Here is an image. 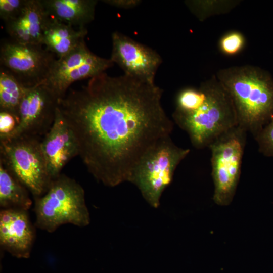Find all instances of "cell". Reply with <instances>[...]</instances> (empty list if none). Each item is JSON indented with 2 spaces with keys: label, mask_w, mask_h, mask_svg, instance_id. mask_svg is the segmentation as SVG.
I'll use <instances>...</instances> for the list:
<instances>
[{
  "label": "cell",
  "mask_w": 273,
  "mask_h": 273,
  "mask_svg": "<svg viewBox=\"0 0 273 273\" xmlns=\"http://www.w3.org/2000/svg\"><path fill=\"white\" fill-rule=\"evenodd\" d=\"M36 227L49 233L63 224L84 227L90 223L83 188L75 180L61 174L47 191L34 197Z\"/></svg>",
  "instance_id": "obj_4"
},
{
  "label": "cell",
  "mask_w": 273,
  "mask_h": 273,
  "mask_svg": "<svg viewBox=\"0 0 273 273\" xmlns=\"http://www.w3.org/2000/svg\"><path fill=\"white\" fill-rule=\"evenodd\" d=\"M190 150L175 145L170 136L157 143L135 167L130 182L153 207L160 205L161 195L171 183L175 169Z\"/></svg>",
  "instance_id": "obj_5"
},
{
  "label": "cell",
  "mask_w": 273,
  "mask_h": 273,
  "mask_svg": "<svg viewBox=\"0 0 273 273\" xmlns=\"http://www.w3.org/2000/svg\"><path fill=\"white\" fill-rule=\"evenodd\" d=\"M111 59L91 52L82 40L74 49L53 63L44 83L59 99L63 98L73 82L99 75L112 67Z\"/></svg>",
  "instance_id": "obj_9"
},
{
  "label": "cell",
  "mask_w": 273,
  "mask_h": 273,
  "mask_svg": "<svg viewBox=\"0 0 273 273\" xmlns=\"http://www.w3.org/2000/svg\"><path fill=\"white\" fill-rule=\"evenodd\" d=\"M162 94L155 83L104 72L59 99L78 156L97 181L111 187L130 182L143 156L170 136L174 123L163 107Z\"/></svg>",
  "instance_id": "obj_1"
},
{
  "label": "cell",
  "mask_w": 273,
  "mask_h": 273,
  "mask_svg": "<svg viewBox=\"0 0 273 273\" xmlns=\"http://www.w3.org/2000/svg\"><path fill=\"white\" fill-rule=\"evenodd\" d=\"M27 0H0V18L6 23L16 19L21 14Z\"/></svg>",
  "instance_id": "obj_22"
},
{
  "label": "cell",
  "mask_w": 273,
  "mask_h": 273,
  "mask_svg": "<svg viewBox=\"0 0 273 273\" xmlns=\"http://www.w3.org/2000/svg\"><path fill=\"white\" fill-rule=\"evenodd\" d=\"M215 75L232 98L238 125L254 138L273 119L272 76L249 64L220 69Z\"/></svg>",
  "instance_id": "obj_2"
},
{
  "label": "cell",
  "mask_w": 273,
  "mask_h": 273,
  "mask_svg": "<svg viewBox=\"0 0 273 273\" xmlns=\"http://www.w3.org/2000/svg\"><path fill=\"white\" fill-rule=\"evenodd\" d=\"M35 225L27 210L1 209L0 211V245L18 258L29 257L35 239Z\"/></svg>",
  "instance_id": "obj_13"
},
{
  "label": "cell",
  "mask_w": 273,
  "mask_h": 273,
  "mask_svg": "<svg viewBox=\"0 0 273 273\" xmlns=\"http://www.w3.org/2000/svg\"><path fill=\"white\" fill-rule=\"evenodd\" d=\"M259 152L273 158V119L254 138Z\"/></svg>",
  "instance_id": "obj_23"
},
{
  "label": "cell",
  "mask_w": 273,
  "mask_h": 273,
  "mask_svg": "<svg viewBox=\"0 0 273 273\" xmlns=\"http://www.w3.org/2000/svg\"><path fill=\"white\" fill-rule=\"evenodd\" d=\"M50 17L78 28L95 18L96 0H41Z\"/></svg>",
  "instance_id": "obj_15"
},
{
  "label": "cell",
  "mask_w": 273,
  "mask_h": 273,
  "mask_svg": "<svg viewBox=\"0 0 273 273\" xmlns=\"http://www.w3.org/2000/svg\"><path fill=\"white\" fill-rule=\"evenodd\" d=\"M245 44V38L243 34L237 31H232L222 36L219 42V47L223 54L232 56L239 53Z\"/></svg>",
  "instance_id": "obj_21"
},
{
  "label": "cell",
  "mask_w": 273,
  "mask_h": 273,
  "mask_svg": "<svg viewBox=\"0 0 273 273\" xmlns=\"http://www.w3.org/2000/svg\"><path fill=\"white\" fill-rule=\"evenodd\" d=\"M206 94L203 104L184 114H172L174 122L188 135L196 149L208 146L216 139L238 125L231 97L215 74L201 83Z\"/></svg>",
  "instance_id": "obj_3"
},
{
  "label": "cell",
  "mask_w": 273,
  "mask_h": 273,
  "mask_svg": "<svg viewBox=\"0 0 273 273\" xmlns=\"http://www.w3.org/2000/svg\"><path fill=\"white\" fill-rule=\"evenodd\" d=\"M29 191L0 161V207L1 209L28 210L33 202Z\"/></svg>",
  "instance_id": "obj_17"
},
{
  "label": "cell",
  "mask_w": 273,
  "mask_h": 273,
  "mask_svg": "<svg viewBox=\"0 0 273 273\" xmlns=\"http://www.w3.org/2000/svg\"><path fill=\"white\" fill-rule=\"evenodd\" d=\"M87 34L86 28L73 26L51 18L44 30L42 44L58 59L66 55L74 49Z\"/></svg>",
  "instance_id": "obj_16"
},
{
  "label": "cell",
  "mask_w": 273,
  "mask_h": 273,
  "mask_svg": "<svg viewBox=\"0 0 273 273\" xmlns=\"http://www.w3.org/2000/svg\"><path fill=\"white\" fill-rule=\"evenodd\" d=\"M112 43L110 59L122 69L124 75L155 83V75L162 62L159 54L117 31L112 34Z\"/></svg>",
  "instance_id": "obj_11"
},
{
  "label": "cell",
  "mask_w": 273,
  "mask_h": 273,
  "mask_svg": "<svg viewBox=\"0 0 273 273\" xmlns=\"http://www.w3.org/2000/svg\"><path fill=\"white\" fill-rule=\"evenodd\" d=\"M41 148L52 180L61 174L69 161L79 155L75 135L58 106L52 127L41 140Z\"/></svg>",
  "instance_id": "obj_12"
},
{
  "label": "cell",
  "mask_w": 273,
  "mask_h": 273,
  "mask_svg": "<svg viewBox=\"0 0 273 273\" xmlns=\"http://www.w3.org/2000/svg\"><path fill=\"white\" fill-rule=\"evenodd\" d=\"M41 140L37 137L22 135L0 141V161L33 198L45 194L52 181L41 150Z\"/></svg>",
  "instance_id": "obj_7"
},
{
  "label": "cell",
  "mask_w": 273,
  "mask_h": 273,
  "mask_svg": "<svg viewBox=\"0 0 273 273\" xmlns=\"http://www.w3.org/2000/svg\"><path fill=\"white\" fill-rule=\"evenodd\" d=\"M50 19L41 0H27L21 14L6 23L5 29L10 38L17 42L42 45L43 33Z\"/></svg>",
  "instance_id": "obj_14"
},
{
  "label": "cell",
  "mask_w": 273,
  "mask_h": 273,
  "mask_svg": "<svg viewBox=\"0 0 273 273\" xmlns=\"http://www.w3.org/2000/svg\"><path fill=\"white\" fill-rule=\"evenodd\" d=\"M247 133L237 125L208 147L211 151L213 198L218 205H229L234 197L241 173Z\"/></svg>",
  "instance_id": "obj_6"
},
{
  "label": "cell",
  "mask_w": 273,
  "mask_h": 273,
  "mask_svg": "<svg viewBox=\"0 0 273 273\" xmlns=\"http://www.w3.org/2000/svg\"><path fill=\"white\" fill-rule=\"evenodd\" d=\"M58 100L56 95L44 84L26 88L20 106L19 125L6 140L2 141L22 135L42 139L54 123Z\"/></svg>",
  "instance_id": "obj_10"
},
{
  "label": "cell",
  "mask_w": 273,
  "mask_h": 273,
  "mask_svg": "<svg viewBox=\"0 0 273 273\" xmlns=\"http://www.w3.org/2000/svg\"><path fill=\"white\" fill-rule=\"evenodd\" d=\"M205 98V92L201 84L198 88H183L176 96L175 107L173 113L184 114L194 111L203 104Z\"/></svg>",
  "instance_id": "obj_20"
},
{
  "label": "cell",
  "mask_w": 273,
  "mask_h": 273,
  "mask_svg": "<svg viewBox=\"0 0 273 273\" xmlns=\"http://www.w3.org/2000/svg\"><path fill=\"white\" fill-rule=\"evenodd\" d=\"M56 60L41 44H22L10 38L1 42V68L25 88L44 84Z\"/></svg>",
  "instance_id": "obj_8"
},
{
  "label": "cell",
  "mask_w": 273,
  "mask_h": 273,
  "mask_svg": "<svg viewBox=\"0 0 273 273\" xmlns=\"http://www.w3.org/2000/svg\"><path fill=\"white\" fill-rule=\"evenodd\" d=\"M102 2L109 5L122 9L133 8L141 3L140 0H104Z\"/></svg>",
  "instance_id": "obj_25"
},
{
  "label": "cell",
  "mask_w": 273,
  "mask_h": 273,
  "mask_svg": "<svg viewBox=\"0 0 273 273\" xmlns=\"http://www.w3.org/2000/svg\"><path fill=\"white\" fill-rule=\"evenodd\" d=\"M19 119L6 112L0 111V141L6 140L17 128Z\"/></svg>",
  "instance_id": "obj_24"
},
{
  "label": "cell",
  "mask_w": 273,
  "mask_h": 273,
  "mask_svg": "<svg viewBox=\"0 0 273 273\" xmlns=\"http://www.w3.org/2000/svg\"><path fill=\"white\" fill-rule=\"evenodd\" d=\"M26 90L11 74L0 68V111L19 119L20 106Z\"/></svg>",
  "instance_id": "obj_18"
},
{
  "label": "cell",
  "mask_w": 273,
  "mask_h": 273,
  "mask_svg": "<svg viewBox=\"0 0 273 273\" xmlns=\"http://www.w3.org/2000/svg\"><path fill=\"white\" fill-rule=\"evenodd\" d=\"M239 0H190L185 4L190 12L203 22L212 16L227 14L240 3Z\"/></svg>",
  "instance_id": "obj_19"
}]
</instances>
